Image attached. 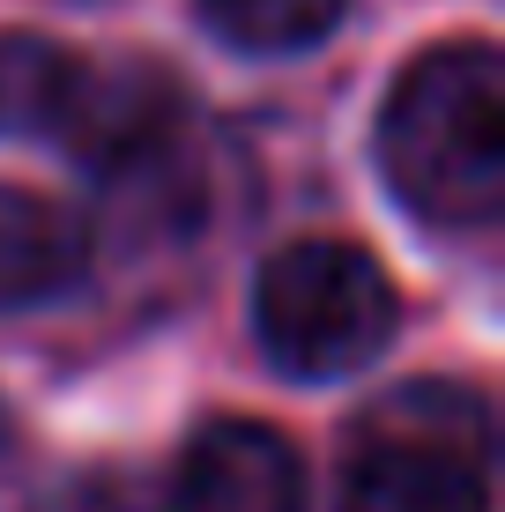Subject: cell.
I'll return each mask as SVG.
<instances>
[{
    "instance_id": "7",
    "label": "cell",
    "mask_w": 505,
    "mask_h": 512,
    "mask_svg": "<svg viewBox=\"0 0 505 512\" xmlns=\"http://www.w3.org/2000/svg\"><path fill=\"white\" fill-rule=\"evenodd\" d=\"M201 15L246 52H305L342 23V0H201Z\"/></svg>"
},
{
    "instance_id": "3",
    "label": "cell",
    "mask_w": 505,
    "mask_h": 512,
    "mask_svg": "<svg viewBox=\"0 0 505 512\" xmlns=\"http://www.w3.org/2000/svg\"><path fill=\"white\" fill-rule=\"evenodd\" d=\"M491 423L461 386H402L364 423L342 512H491L483 490Z\"/></svg>"
},
{
    "instance_id": "9",
    "label": "cell",
    "mask_w": 505,
    "mask_h": 512,
    "mask_svg": "<svg viewBox=\"0 0 505 512\" xmlns=\"http://www.w3.org/2000/svg\"><path fill=\"white\" fill-rule=\"evenodd\" d=\"M30 512H179L164 483L149 468H127V461H104V468H75L45 490Z\"/></svg>"
},
{
    "instance_id": "4",
    "label": "cell",
    "mask_w": 505,
    "mask_h": 512,
    "mask_svg": "<svg viewBox=\"0 0 505 512\" xmlns=\"http://www.w3.org/2000/svg\"><path fill=\"white\" fill-rule=\"evenodd\" d=\"M179 82L149 60H67L60 104H52V127L82 164L127 179L134 164L171 149L179 134Z\"/></svg>"
},
{
    "instance_id": "6",
    "label": "cell",
    "mask_w": 505,
    "mask_h": 512,
    "mask_svg": "<svg viewBox=\"0 0 505 512\" xmlns=\"http://www.w3.org/2000/svg\"><path fill=\"white\" fill-rule=\"evenodd\" d=\"M90 268V223L45 193L0 186V312L60 297Z\"/></svg>"
},
{
    "instance_id": "1",
    "label": "cell",
    "mask_w": 505,
    "mask_h": 512,
    "mask_svg": "<svg viewBox=\"0 0 505 512\" xmlns=\"http://www.w3.org/2000/svg\"><path fill=\"white\" fill-rule=\"evenodd\" d=\"M379 164L439 231H483L505 208V60L491 45H439L409 60L379 112Z\"/></svg>"
},
{
    "instance_id": "10",
    "label": "cell",
    "mask_w": 505,
    "mask_h": 512,
    "mask_svg": "<svg viewBox=\"0 0 505 512\" xmlns=\"http://www.w3.org/2000/svg\"><path fill=\"white\" fill-rule=\"evenodd\" d=\"M8 446H15V423H8V409H0V461H8Z\"/></svg>"
},
{
    "instance_id": "8",
    "label": "cell",
    "mask_w": 505,
    "mask_h": 512,
    "mask_svg": "<svg viewBox=\"0 0 505 512\" xmlns=\"http://www.w3.org/2000/svg\"><path fill=\"white\" fill-rule=\"evenodd\" d=\"M67 82V52L45 38H0V134L52 127V104Z\"/></svg>"
},
{
    "instance_id": "5",
    "label": "cell",
    "mask_w": 505,
    "mask_h": 512,
    "mask_svg": "<svg viewBox=\"0 0 505 512\" xmlns=\"http://www.w3.org/2000/svg\"><path fill=\"white\" fill-rule=\"evenodd\" d=\"M179 512H305V461L283 431L246 416H223L186 446Z\"/></svg>"
},
{
    "instance_id": "2",
    "label": "cell",
    "mask_w": 505,
    "mask_h": 512,
    "mask_svg": "<svg viewBox=\"0 0 505 512\" xmlns=\"http://www.w3.org/2000/svg\"><path fill=\"white\" fill-rule=\"evenodd\" d=\"M394 320V282L364 245L342 238H298L260 268L253 282V327L268 357L298 379H342L387 349Z\"/></svg>"
}]
</instances>
